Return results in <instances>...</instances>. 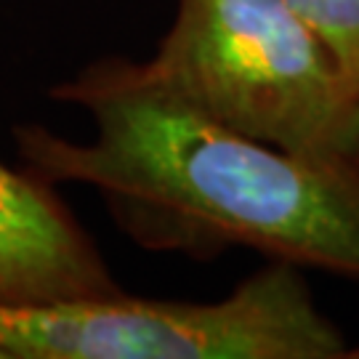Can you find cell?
<instances>
[{"label":"cell","mask_w":359,"mask_h":359,"mask_svg":"<svg viewBox=\"0 0 359 359\" xmlns=\"http://www.w3.org/2000/svg\"><path fill=\"white\" fill-rule=\"evenodd\" d=\"M93 120L90 142L19 128L46 181L93 187L160 234L256 248L359 280V160L287 152L221 126L147 65L104 62L53 90Z\"/></svg>","instance_id":"cell-1"},{"label":"cell","mask_w":359,"mask_h":359,"mask_svg":"<svg viewBox=\"0 0 359 359\" xmlns=\"http://www.w3.org/2000/svg\"><path fill=\"white\" fill-rule=\"evenodd\" d=\"M147 69L237 133L287 152L359 160V93L285 0H179Z\"/></svg>","instance_id":"cell-2"},{"label":"cell","mask_w":359,"mask_h":359,"mask_svg":"<svg viewBox=\"0 0 359 359\" xmlns=\"http://www.w3.org/2000/svg\"><path fill=\"white\" fill-rule=\"evenodd\" d=\"M11 359H341V330L314 304L298 266L274 264L213 304L123 293L46 306L0 304Z\"/></svg>","instance_id":"cell-3"},{"label":"cell","mask_w":359,"mask_h":359,"mask_svg":"<svg viewBox=\"0 0 359 359\" xmlns=\"http://www.w3.org/2000/svg\"><path fill=\"white\" fill-rule=\"evenodd\" d=\"M117 293L99 250L46 181L0 165V304L46 306Z\"/></svg>","instance_id":"cell-4"},{"label":"cell","mask_w":359,"mask_h":359,"mask_svg":"<svg viewBox=\"0 0 359 359\" xmlns=\"http://www.w3.org/2000/svg\"><path fill=\"white\" fill-rule=\"evenodd\" d=\"M333 53L359 93V0H285Z\"/></svg>","instance_id":"cell-5"},{"label":"cell","mask_w":359,"mask_h":359,"mask_svg":"<svg viewBox=\"0 0 359 359\" xmlns=\"http://www.w3.org/2000/svg\"><path fill=\"white\" fill-rule=\"evenodd\" d=\"M0 359H11V357H8V354H6V351H3V348H0Z\"/></svg>","instance_id":"cell-6"}]
</instances>
